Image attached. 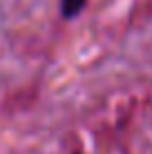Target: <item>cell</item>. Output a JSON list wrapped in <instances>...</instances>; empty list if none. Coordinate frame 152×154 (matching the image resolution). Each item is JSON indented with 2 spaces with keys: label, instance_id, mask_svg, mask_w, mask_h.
Segmentation results:
<instances>
[{
  "label": "cell",
  "instance_id": "1",
  "mask_svg": "<svg viewBox=\"0 0 152 154\" xmlns=\"http://www.w3.org/2000/svg\"><path fill=\"white\" fill-rule=\"evenodd\" d=\"M87 0H60V11L65 18H74L81 14V9L85 7Z\"/></svg>",
  "mask_w": 152,
  "mask_h": 154
}]
</instances>
